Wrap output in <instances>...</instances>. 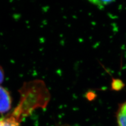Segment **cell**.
I'll list each match as a JSON object with an SVG mask.
<instances>
[{
  "label": "cell",
  "instance_id": "obj_5",
  "mask_svg": "<svg viewBox=\"0 0 126 126\" xmlns=\"http://www.w3.org/2000/svg\"><path fill=\"white\" fill-rule=\"evenodd\" d=\"M125 85L123 82L120 79H115L113 80L112 88L116 90H119L124 87Z\"/></svg>",
  "mask_w": 126,
  "mask_h": 126
},
{
  "label": "cell",
  "instance_id": "obj_2",
  "mask_svg": "<svg viewBox=\"0 0 126 126\" xmlns=\"http://www.w3.org/2000/svg\"><path fill=\"white\" fill-rule=\"evenodd\" d=\"M0 126H19V119L13 115L0 118Z\"/></svg>",
  "mask_w": 126,
  "mask_h": 126
},
{
  "label": "cell",
  "instance_id": "obj_4",
  "mask_svg": "<svg viewBox=\"0 0 126 126\" xmlns=\"http://www.w3.org/2000/svg\"><path fill=\"white\" fill-rule=\"evenodd\" d=\"M89 2L92 3L93 5H96L99 9L104 8L106 6L108 5L110 3L113 2L112 1H98V0H93V1H89Z\"/></svg>",
  "mask_w": 126,
  "mask_h": 126
},
{
  "label": "cell",
  "instance_id": "obj_3",
  "mask_svg": "<svg viewBox=\"0 0 126 126\" xmlns=\"http://www.w3.org/2000/svg\"><path fill=\"white\" fill-rule=\"evenodd\" d=\"M118 126H126V102L122 105L117 113Z\"/></svg>",
  "mask_w": 126,
  "mask_h": 126
},
{
  "label": "cell",
  "instance_id": "obj_6",
  "mask_svg": "<svg viewBox=\"0 0 126 126\" xmlns=\"http://www.w3.org/2000/svg\"><path fill=\"white\" fill-rule=\"evenodd\" d=\"M4 79V73L2 67L0 66V84H1Z\"/></svg>",
  "mask_w": 126,
  "mask_h": 126
},
{
  "label": "cell",
  "instance_id": "obj_1",
  "mask_svg": "<svg viewBox=\"0 0 126 126\" xmlns=\"http://www.w3.org/2000/svg\"><path fill=\"white\" fill-rule=\"evenodd\" d=\"M12 98L10 93L0 86V113H5L11 109Z\"/></svg>",
  "mask_w": 126,
  "mask_h": 126
}]
</instances>
